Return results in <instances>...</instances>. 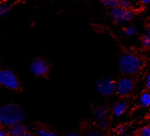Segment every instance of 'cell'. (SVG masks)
<instances>
[{
	"instance_id": "6da1fadb",
	"label": "cell",
	"mask_w": 150,
	"mask_h": 136,
	"mask_svg": "<svg viewBox=\"0 0 150 136\" xmlns=\"http://www.w3.org/2000/svg\"><path fill=\"white\" fill-rule=\"evenodd\" d=\"M25 118V111L19 105L14 103H5L0 107V124L9 127Z\"/></svg>"
},
{
	"instance_id": "7a4b0ae2",
	"label": "cell",
	"mask_w": 150,
	"mask_h": 136,
	"mask_svg": "<svg viewBox=\"0 0 150 136\" xmlns=\"http://www.w3.org/2000/svg\"><path fill=\"white\" fill-rule=\"evenodd\" d=\"M118 64L123 73L132 74L140 69L142 62L140 58L135 54H124L120 58Z\"/></svg>"
},
{
	"instance_id": "3957f363",
	"label": "cell",
	"mask_w": 150,
	"mask_h": 136,
	"mask_svg": "<svg viewBox=\"0 0 150 136\" xmlns=\"http://www.w3.org/2000/svg\"><path fill=\"white\" fill-rule=\"evenodd\" d=\"M0 84L11 90H16L20 87V82L16 74L9 69H3L0 71Z\"/></svg>"
},
{
	"instance_id": "277c9868",
	"label": "cell",
	"mask_w": 150,
	"mask_h": 136,
	"mask_svg": "<svg viewBox=\"0 0 150 136\" xmlns=\"http://www.w3.org/2000/svg\"><path fill=\"white\" fill-rule=\"evenodd\" d=\"M110 15L115 22L124 24L132 19L134 13L130 9H124L120 6H117L110 9Z\"/></svg>"
},
{
	"instance_id": "5b68a950",
	"label": "cell",
	"mask_w": 150,
	"mask_h": 136,
	"mask_svg": "<svg viewBox=\"0 0 150 136\" xmlns=\"http://www.w3.org/2000/svg\"><path fill=\"white\" fill-rule=\"evenodd\" d=\"M115 82L110 77H103L97 80L96 89L100 94L110 96L116 91Z\"/></svg>"
},
{
	"instance_id": "8992f818",
	"label": "cell",
	"mask_w": 150,
	"mask_h": 136,
	"mask_svg": "<svg viewBox=\"0 0 150 136\" xmlns=\"http://www.w3.org/2000/svg\"><path fill=\"white\" fill-rule=\"evenodd\" d=\"M29 69L33 75L37 77H42L48 73L49 67L47 62L45 59L36 58L30 63Z\"/></svg>"
},
{
	"instance_id": "52a82bcc",
	"label": "cell",
	"mask_w": 150,
	"mask_h": 136,
	"mask_svg": "<svg viewBox=\"0 0 150 136\" xmlns=\"http://www.w3.org/2000/svg\"><path fill=\"white\" fill-rule=\"evenodd\" d=\"M134 87V82L130 78L124 77L119 80L116 85V92L121 96L126 95Z\"/></svg>"
},
{
	"instance_id": "ba28073f",
	"label": "cell",
	"mask_w": 150,
	"mask_h": 136,
	"mask_svg": "<svg viewBox=\"0 0 150 136\" xmlns=\"http://www.w3.org/2000/svg\"><path fill=\"white\" fill-rule=\"evenodd\" d=\"M8 131L11 136H23L25 132L27 131L26 126L22 122H17L8 127Z\"/></svg>"
},
{
	"instance_id": "9c48e42d",
	"label": "cell",
	"mask_w": 150,
	"mask_h": 136,
	"mask_svg": "<svg viewBox=\"0 0 150 136\" xmlns=\"http://www.w3.org/2000/svg\"><path fill=\"white\" fill-rule=\"evenodd\" d=\"M127 105L125 101H120L116 103L112 107V112L114 115L116 116H120L124 114L127 109Z\"/></svg>"
},
{
	"instance_id": "30bf717a",
	"label": "cell",
	"mask_w": 150,
	"mask_h": 136,
	"mask_svg": "<svg viewBox=\"0 0 150 136\" xmlns=\"http://www.w3.org/2000/svg\"><path fill=\"white\" fill-rule=\"evenodd\" d=\"M108 113V111L107 108L104 107H101L96 110L94 112V116L97 120L100 121L107 118Z\"/></svg>"
},
{
	"instance_id": "8fae6325",
	"label": "cell",
	"mask_w": 150,
	"mask_h": 136,
	"mask_svg": "<svg viewBox=\"0 0 150 136\" xmlns=\"http://www.w3.org/2000/svg\"><path fill=\"white\" fill-rule=\"evenodd\" d=\"M139 103L142 107H147L150 105V93L145 92L139 98Z\"/></svg>"
},
{
	"instance_id": "7c38bea8",
	"label": "cell",
	"mask_w": 150,
	"mask_h": 136,
	"mask_svg": "<svg viewBox=\"0 0 150 136\" xmlns=\"http://www.w3.org/2000/svg\"><path fill=\"white\" fill-rule=\"evenodd\" d=\"M102 4L108 8H112L119 6L120 0H100Z\"/></svg>"
},
{
	"instance_id": "4fadbf2b",
	"label": "cell",
	"mask_w": 150,
	"mask_h": 136,
	"mask_svg": "<svg viewBox=\"0 0 150 136\" xmlns=\"http://www.w3.org/2000/svg\"><path fill=\"white\" fill-rule=\"evenodd\" d=\"M36 132V134L39 136H55L57 135V134L55 132L42 128L38 129Z\"/></svg>"
},
{
	"instance_id": "5bb4252c",
	"label": "cell",
	"mask_w": 150,
	"mask_h": 136,
	"mask_svg": "<svg viewBox=\"0 0 150 136\" xmlns=\"http://www.w3.org/2000/svg\"><path fill=\"white\" fill-rule=\"evenodd\" d=\"M11 9L9 4L7 3H1L0 5V16L1 17H4L7 16Z\"/></svg>"
},
{
	"instance_id": "9a60e30c",
	"label": "cell",
	"mask_w": 150,
	"mask_h": 136,
	"mask_svg": "<svg viewBox=\"0 0 150 136\" xmlns=\"http://www.w3.org/2000/svg\"><path fill=\"white\" fill-rule=\"evenodd\" d=\"M124 32L126 35L131 36V35H133L135 34L137 32V30L134 26H129V27L124 29Z\"/></svg>"
},
{
	"instance_id": "2e32d148",
	"label": "cell",
	"mask_w": 150,
	"mask_h": 136,
	"mask_svg": "<svg viewBox=\"0 0 150 136\" xmlns=\"http://www.w3.org/2000/svg\"><path fill=\"white\" fill-rule=\"evenodd\" d=\"M119 6L124 9H130L131 6H132V4H131V3L129 0H120Z\"/></svg>"
},
{
	"instance_id": "e0dca14e",
	"label": "cell",
	"mask_w": 150,
	"mask_h": 136,
	"mask_svg": "<svg viewBox=\"0 0 150 136\" xmlns=\"http://www.w3.org/2000/svg\"><path fill=\"white\" fill-rule=\"evenodd\" d=\"M142 43L143 47L146 48L150 47V35L145 34L143 35L142 39Z\"/></svg>"
},
{
	"instance_id": "ac0fdd59",
	"label": "cell",
	"mask_w": 150,
	"mask_h": 136,
	"mask_svg": "<svg viewBox=\"0 0 150 136\" xmlns=\"http://www.w3.org/2000/svg\"><path fill=\"white\" fill-rule=\"evenodd\" d=\"M140 135L142 136H150V126H145L140 131Z\"/></svg>"
},
{
	"instance_id": "d6986e66",
	"label": "cell",
	"mask_w": 150,
	"mask_h": 136,
	"mask_svg": "<svg viewBox=\"0 0 150 136\" xmlns=\"http://www.w3.org/2000/svg\"><path fill=\"white\" fill-rule=\"evenodd\" d=\"M86 135L88 136H98L101 135V133L100 132V131H98V130L92 129L87 131V132L86 133Z\"/></svg>"
},
{
	"instance_id": "ffe728a7",
	"label": "cell",
	"mask_w": 150,
	"mask_h": 136,
	"mask_svg": "<svg viewBox=\"0 0 150 136\" xmlns=\"http://www.w3.org/2000/svg\"><path fill=\"white\" fill-rule=\"evenodd\" d=\"M98 126L102 129H106L109 127V122L106 120V119L99 121Z\"/></svg>"
},
{
	"instance_id": "44dd1931",
	"label": "cell",
	"mask_w": 150,
	"mask_h": 136,
	"mask_svg": "<svg viewBox=\"0 0 150 136\" xmlns=\"http://www.w3.org/2000/svg\"><path fill=\"white\" fill-rule=\"evenodd\" d=\"M117 132L119 134H121V135H123L125 132V131H126V128H125L124 126L123 125H120L119 126L117 127V130H116Z\"/></svg>"
},
{
	"instance_id": "7402d4cb",
	"label": "cell",
	"mask_w": 150,
	"mask_h": 136,
	"mask_svg": "<svg viewBox=\"0 0 150 136\" xmlns=\"http://www.w3.org/2000/svg\"><path fill=\"white\" fill-rule=\"evenodd\" d=\"M9 135L8 129H1L0 130V136H6Z\"/></svg>"
},
{
	"instance_id": "603a6c76",
	"label": "cell",
	"mask_w": 150,
	"mask_h": 136,
	"mask_svg": "<svg viewBox=\"0 0 150 136\" xmlns=\"http://www.w3.org/2000/svg\"><path fill=\"white\" fill-rule=\"evenodd\" d=\"M67 136H78L79 135V133L76 131H71L67 134Z\"/></svg>"
},
{
	"instance_id": "cb8c5ba5",
	"label": "cell",
	"mask_w": 150,
	"mask_h": 136,
	"mask_svg": "<svg viewBox=\"0 0 150 136\" xmlns=\"http://www.w3.org/2000/svg\"><path fill=\"white\" fill-rule=\"evenodd\" d=\"M146 87L150 89V73L148 74L146 77Z\"/></svg>"
},
{
	"instance_id": "d4e9b609",
	"label": "cell",
	"mask_w": 150,
	"mask_h": 136,
	"mask_svg": "<svg viewBox=\"0 0 150 136\" xmlns=\"http://www.w3.org/2000/svg\"><path fill=\"white\" fill-rule=\"evenodd\" d=\"M146 34L150 35V25L146 27Z\"/></svg>"
},
{
	"instance_id": "484cf974",
	"label": "cell",
	"mask_w": 150,
	"mask_h": 136,
	"mask_svg": "<svg viewBox=\"0 0 150 136\" xmlns=\"http://www.w3.org/2000/svg\"><path fill=\"white\" fill-rule=\"evenodd\" d=\"M32 135H33V134L28 132V131H27L26 132H25L24 134L23 135V136H32Z\"/></svg>"
},
{
	"instance_id": "4316f807",
	"label": "cell",
	"mask_w": 150,
	"mask_h": 136,
	"mask_svg": "<svg viewBox=\"0 0 150 136\" xmlns=\"http://www.w3.org/2000/svg\"><path fill=\"white\" fill-rule=\"evenodd\" d=\"M141 1L143 4H148L150 2V0H141Z\"/></svg>"
}]
</instances>
